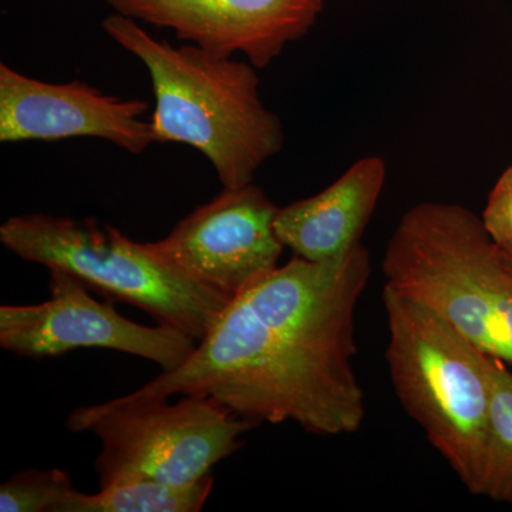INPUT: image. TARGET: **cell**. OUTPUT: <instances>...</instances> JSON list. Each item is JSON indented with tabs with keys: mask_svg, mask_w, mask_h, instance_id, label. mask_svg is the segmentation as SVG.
Masks as SVG:
<instances>
[{
	"mask_svg": "<svg viewBox=\"0 0 512 512\" xmlns=\"http://www.w3.org/2000/svg\"><path fill=\"white\" fill-rule=\"evenodd\" d=\"M372 275L362 242L329 261L293 256L222 309L190 359L128 400L198 394L261 424L295 423L311 434L362 429L356 309Z\"/></svg>",
	"mask_w": 512,
	"mask_h": 512,
	"instance_id": "cell-1",
	"label": "cell"
},
{
	"mask_svg": "<svg viewBox=\"0 0 512 512\" xmlns=\"http://www.w3.org/2000/svg\"><path fill=\"white\" fill-rule=\"evenodd\" d=\"M101 26L150 74L157 143L200 151L224 188L252 184L261 165L282 150L284 127L261 99L254 64L191 43L175 47L120 13L107 16Z\"/></svg>",
	"mask_w": 512,
	"mask_h": 512,
	"instance_id": "cell-2",
	"label": "cell"
},
{
	"mask_svg": "<svg viewBox=\"0 0 512 512\" xmlns=\"http://www.w3.org/2000/svg\"><path fill=\"white\" fill-rule=\"evenodd\" d=\"M394 394L468 493L483 484L490 357L427 306L384 286Z\"/></svg>",
	"mask_w": 512,
	"mask_h": 512,
	"instance_id": "cell-3",
	"label": "cell"
},
{
	"mask_svg": "<svg viewBox=\"0 0 512 512\" xmlns=\"http://www.w3.org/2000/svg\"><path fill=\"white\" fill-rule=\"evenodd\" d=\"M0 242L23 261L66 272L90 292L136 306L197 342L232 299L175 271L146 242L94 218L18 215L0 225Z\"/></svg>",
	"mask_w": 512,
	"mask_h": 512,
	"instance_id": "cell-4",
	"label": "cell"
},
{
	"mask_svg": "<svg viewBox=\"0 0 512 512\" xmlns=\"http://www.w3.org/2000/svg\"><path fill=\"white\" fill-rule=\"evenodd\" d=\"M258 424L211 397L188 394L180 402L128 400L77 407L67 429L90 431L101 441L96 458L100 488L130 481L194 484L244 446Z\"/></svg>",
	"mask_w": 512,
	"mask_h": 512,
	"instance_id": "cell-5",
	"label": "cell"
},
{
	"mask_svg": "<svg viewBox=\"0 0 512 512\" xmlns=\"http://www.w3.org/2000/svg\"><path fill=\"white\" fill-rule=\"evenodd\" d=\"M50 298L37 305L0 306V346L33 360L79 349H107L156 363L163 372L183 366L198 342L173 326H144L124 318L113 302H99L73 276L49 269Z\"/></svg>",
	"mask_w": 512,
	"mask_h": 512,
	"instance_id": "cell-6",
	"label": "cell"
},
{
	"mask_svg": "<svg viewBox=\"0 0 512 512\" xmlns=\"http://www.w3.org/2000/svg\"><path fill=\"white\" fill-rule=\"evenodd\" d=\"M278 210L254 184L224 188L146 245L175 271L234 298L279 266L285 247L275 229Z\"/></svg>",
	"mask_w": 512,
	"mask_h": 512,
	"instance_id": "cell-7",
	"label": "cell"
},
{
	"mask_svg": "<svg viewBox=\"0 0 512 512\" xmlns=\"http://www.w3.org/2000/svg\"><path fill=\"white\" fill-rule=\"evenodd\" d=\"M150 104L101 93L73 80L49 83L0 64V141H59L93 137L127 153L141 154L157 143Z\"/></svg>",
	"mask_w": 512,
	"mask_h": 512,
	"instance_id": "cell-8",
	"label": "cell"
},
{
	"mask_svg": "<svg viewBox=\"0 0 512 512\" xmlns=\"http://www.w3.org/2000/svg\"><path fill=\"white\" fill-rule=\"evenodd\" d=\"M114 13L173 30L212 55L268 66L318 20L323 0H106Z\"/></svg>",
	"mask_w": 512,
	"mask_h": 512,
	"instance_id": "cell-9",
	"label": "cell"
},
{
	"mask_svg": "<svg viewBox=\"0 0 512 512\" xmlns=\"http://www.w3.org/2000/svg\"><path fill=\"white\" fill-rule=\"evenodd\" d=\"M386 174L383 158L365 157L319 194L279 208L275 229L284 247L312 262L345 255L360 244Z\"/></svg>",
	"mask_w": 512,
	"mask_h": 512,
	"instance_id": "cell-10",
	"label": "cell"
},
{
	"mask_svg": "<svg viewBox=\"0 0 512 512\" xmlns=\"http://www.w3.org/2000/svg\"><path fill=\"white\" fill-rule=\"evenodd\" d=\"M214 490V477L194 484L140 480L100 488L99 493L74 490L60 512H200Z\"/></svg>",
	"mask_w": 512,
	"mask_h": 512,
	"instance_id": "cell-11",
	"label": "cell"
},
{
	"mask_svg": "<svg viewBox=\"0 0 512 512\" xmlns=\"http://www.w3.org/2000/svg\"><path fill=\"white\" fill-rule=\"evenodd\" d=\"M490 409L485 444L483 497L512 505V372L490 357Z\"/></svg>",
	"mask_w": 512,
	"mask_h": 512,
	"instance_id": "cell-12",
	"label": "cell"
},
{
	"mask_svg": "<svg viewBox=\"0 0 512 512\" xmlns=\"http://www.w3.org/2000/svg\"><path fill=\"white\" fill-rule=\"evenodd\" d=\"M74 490L72 478L59 468L20 471L0 485V511L60 512Z\"/></svg>",
	"mask_w": 512,
	"mask_h": 512,
	"instance_id": "cell-13",
	"label": "cell"
},
{
	"mask_svg": "<svg viewBox=\"0 0 512 512\" xmlns=\"http://www.w3.org/2000/svg\"><path fill=\"white\" fill-rule=\"evenodd\" d=\"M481 221L504 258L512 259V165L500 175L488 195Z\"/></svg>",
	"mask_w": 512,
	"mask_h": 512,
	"instance_id": "cell-14",
	"label": "cell"
},
{
	"mask_svg": "<svg viewBox=\"0 0 512 512\" xmlns=\"http://www.w3.org/2000/svg\"><path fill=\"white\" fill-rule=\"evenodd\" d=\"M504 259H505V264H507V268L510 269V272L512 275V259H507V258H504Z\"/></svg>",
	"mask_w": 512,
	"mask_h": 512,
	"instance_id": "cell-15",
	"label": "cell"
}]
</instances>
